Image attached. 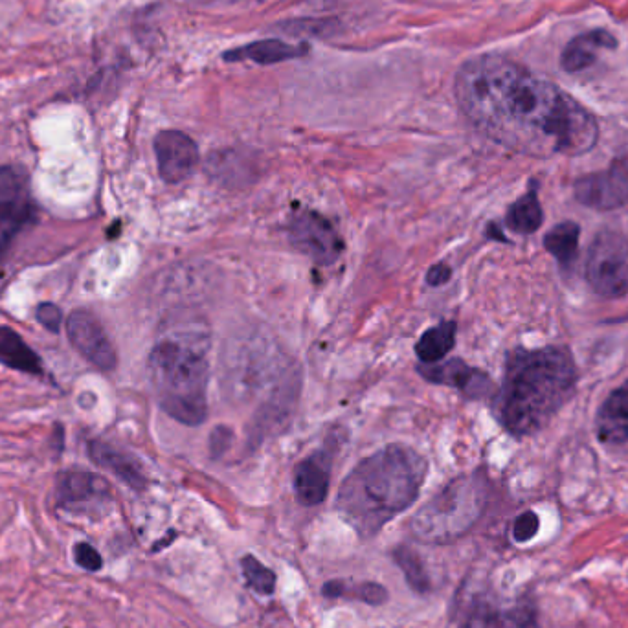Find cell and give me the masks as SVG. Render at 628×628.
<instances>
[{"label":"cell","instance_id":"obj_4","mask_svg":"<svg viewBox=\"0 0 628 628\" xmlns=\"http://www.w3.org/2000/svg\"><path fill=\"white\" fill-rule=\"evenodd\" d=\"M208 353V331L186 329L162 338L147 360L160 408L188 427L202 425L208 417Z\"/></svg>","mask_w":628,"mask_h":628},{"label":"cell","instance_id":"obj_28","mask_svg":"<svg viewBox=\"0 0 628 628\" xmlns=\"http://www.w3.org/2000/svg\"><path fill=\"white\" fill-rule=\"evenodd\" d=\"M539 516L533 511H526L518 516L513 526V539L516 542H529L537 533H539Z\"/></svg>","mask_w":628,"mask_h":628},{"label":"cell","instance_id":"obj_7","mask_svg":"<svg viewBox=\"0 0 628 628\" xmlns=\"http://www.w3.org/2000/svg\"><path fill=\"white\" fill-rule=\"evenodd\" d=\"M37 217V204L26 171L0 166V265L10 254L15 239Z\"/></svg>","mask_w":628,"mask_h":628},{"label":"cell","instance_id":"obj_16","mask_svg":"<svg viewBox=\"0 0 628 628\" xmlns=\"http://www.w3.org/2000/svg\"><path fill=\"white\" fill-rule=\"evenodd\" d=\"M89 456L98 467L113 472L118 480H122L131 489L135 491L146 489V474L142 471L138 460H135L131 454H127L125 450L116 449L113 445L96 439L89 443Z\"/></svg>","mask_w":628,"mask_h":628},{"label":"cell","instance_id":"obj_27","mask_svg":"<svg viewBox=\"0 0 628 628\" xmlns=\"http://www.w3.org/2000/svg\"><path fill=\"white\" fill-rule=\"evenodd\" d=\"M74 561L79 568H83L87 572H100L103 568V559H101L100 553L94 546H90L89 542H78L74 546Z\"/></svg>","mask_w":628,"mask_h":628},{"label":"cell","instance_id":"obj_9","mask_svg":"<svg viewBox=\"0 0 628 628\" xmlns=\"http://www.w3.org/2000/svg\"><path fill=\"white\" fill-rule=\"evenodd\" d=\"M67 333L72 346L78 349L83 359L101 371H113L118 364V355L113 342L98 318L90 311L78 309L68 316Z\"/></svg>","mask_w":628,"mask_h":628},{"label":"cell","instance_id":"obj_18","mask_svg":"<svg viewBox=\"0 0 628 628\" xmlns=\"http://www.w3.org/2000/svg\"><path fill=\"white\" fill-rule=\"evenodd\" d=\"M616 37L606 30H594L588 34L577 35L562 52V68L566 72H579L594 65L599 50L616 48Z\"/></svg>","mask_w":628,"mask_h":628},{"label":"cell","instance_id":"obj_14","mask_svg":"<svg viewBox=\"0 0 628 628\" xmlns=\"http://www.w3.org/2000/svg\"><path fill=\"white\" fill-rule=\"evenodd\" d=\"M419 373L434 384H447L458 388L469 397H483L491 392L493 384L482 371L472 370L463 360L454 359L439 366H421Z\"/></svg>","mask_w":628,"mask_h":628},{"label":"cell","instance_id":"obj_10","mask_svg":"<svg viewBox=\"0 0 628 628\" xmlns=\"http://www.w3.org/2000/svg\"><path fill=\"white\" fill-rule=\"evenodd\" d=\"M577 201L594 210H614L628 202V164L586 175L575 184Z\"/></svg>","mask_w":628,"mask_h":628},{"label":"cell","instance_id":"obj_26","mask_svg":"<svg viewBox=\"0 0 628 628\" xmlns=\"http://www.w3.org/2000/svg\"><path fill=\"white\" fill-rule=\"evenodd\" d=\"M243 577L250 590H254L259 595H272L276 590V573L267 568L263 562L256 559L254 555H245L241 559Z\"/></svg>","mask_w":628,"mask_h":628},{"label":"cell","instance_id":"obj_3","mask_svg":"<svg viewBox=\"0 0 628 628\" xmlns=\"http://www.w3.org/2000/svg\"><path fill=\"white\" fill-rule=\"evenodd\" d=\"M575 368L564 349H518L505 368L496 397L500 423L515 436H528L550 421L572 395Z\"/></svg>","mask_w":628,"mask_h":628},{"label":"cell","instance_id":"obj_19","mask_svg":"<svg viewBox=\"0 0 628 628\" xmlns=\"http://www.w3.org/2000/svg\"><path fill=\"white\" fill-rule=\"evenodd\" d=\"M0 364L35 377H45L41 357L10 327L0 326Z\"/></svg>","mask_w":628,"mask_h":628},{"label":"cell","instance_id":"obj_11","mask_svg":"<svg viewBox=\"0 0 628 628\" xmlns=\"http://www.w3.org/2000/svg\"><path fill=\"white\" fill-rule=\"evenodd\" d=\"M158 173L164 182L179 184L191 177L199 162V149L190 136L182 131H162L155 138Z\"/></svg>","mask_w":628,"mask_h":628},{"label":"cell","instance_id":"obj_15","mask_svg":"<svg viewBox=\"0 0 628 628\" xmlns=\"http://www.w3.org/2000/svg\"><path fill=\"white\" fill-rule=\"evenodd\" d=\"M331 461L326 452H316L296 467L294 472V493L305 507L322 504L329 491V469Z\"/></svg>","mask_w":628,"mask_h":628},{"label":"cell","instance_id":"obj_5","mask_svg":"<svg viewBox=\"0 0 628 628\" xmlns=\"http://www.w3.org/2000/svg\"><path fill=\"white\" fill-rule=\"evenodd\" d=\"M483 507V483L474 476H463L417 511L410 524L412 535L425 544H452L478 522Z\"/></svg>","mask_w":628,"mask_h":628},{"label":"cell","instance_id":"obj_22","mask_svg":"<svg viewBox=\"0 0 628 628\" xmlns=\"http://www.w3.org/2000/svg\"><path fill=\"white\" fill-rule=\"evenodd\" d=\"M322 594L329 599H353L370 606H381L388 601V590L379 583H370V581H362V583H351V581H329L324 584Z\"/></svg>","mask_w":628,"mask_h":628},{"label":"cell","instance_id":"obj_31","mask_svg":"<svg viewBox=\"0 0 628 628\" xmlns=\"http://www.w3.org/2000/svg\"><path fill=\"white\" fill-rule=\"evenodd\" d=\"M489 236L498 237L500 241H507V239H505V237L500 234V230H496L494 226H491V230H489Z\"/></svg>","mask_w":628,"mask_h":628},{"label":"cell","instance_id":"obj_13","mask_svg":"<svg viewBox=\"0 0 628 628\" xmlns=\"http://www.w3.org/2000/svg\"><path fill=\"white\" fill-rule=\"evenodd\" d=\"M109 496V483L92 472L68 471L57 478L56 502L59 507L101 504L109 500Z\"/></svg>","mask_w":628,"mask_h":628},{"label":"cell","instance_id":"obj_8","mask_svg":"<svg viewBox=\"0 0 628 628\" xmlns=\"http://www.w3.org/2000/svg\"><path fill=\"white\" fill-rule=\"evenodd\" d=\"M287 232L294 248L318 265H331L344 252V241L335 226L309 208L300 206L292 212Z\"/></svg>","mask_w":628,"mask_h":628},{"label":"cell","instance_id":"obj_17","mask_svg":"<svg viewBox=\"0 0 628 628\" xmlns=\"http://www.w3.org/2000/svg\"><path fill=\"white\" fill-rule=\"evenodd\" d=\"M597 434L606 445L628 441V381L610 393L597 417Z\"/></svg>","mask_w":628,"mask_h":628},{"label":"cell","instance_id":"obj_29","mask_svg":"<svg viewBox=\"0 0 628 628\" xmlns=\"http://www.w3.org/2000/svg\"><path fill=\"white\" fill-rule=\"evenodd\" d=\"M37 322L41 324V326H45L50 333H57L59 331V327H61V320H63V314H61V309L54 305V303H41L39 307H37Z\"/></svg>","mask_w":628,"mask_h":628},{"label":"cell","instance_id":"obj_23","mask_svg":"<svg viewBox=\"0 0 628 628\" xmlns=\"http://www.w3.org/2000/svg\"><path fill=\"white\" fill-rule=\"evenodd\" d=\"M392 559L401 572L404 573L406 583L410 584V588L417 594H428L432 588V581L428 577L425 562L419 557L417 551L412 550L410 546H397L392 551Z\"/></svg>","mask_w":628,"mask_h":628},{"label":"cell","instance_id":"obj_25","mask_svg":"<svg viewBox=\"0 0 628 628\" xmlns=\"http://www.w3.org/2000/svg\"><path fill=\"white\" fill-rule=\"evenodd\" d=\"M544 245L562 265L572 263L579 250V226L575 223L553 226L544 237Z\"/></svg>","mask_w":628,"mask_h":628},{"label":"cell","instance_id":"obj_6","mask_svg":"<svg viewBox=\"0 0 628 628\" xmlns=\"http://www.w3.org/2000/svg\"><path fill=\"white\" fill-rule=\"evenodd\" d=\"M586 280L603 298H621L628 294V239L603 230L590 247L586 261Z\"/></svg>","mask_w":628,"mask_h":628},{"label":"cell","instance_id":"obj_2","mask_svg":"<svg viewBox=\"0 0 628 628\" xmlns=\"http://www.w3.org/2000/svg\"><path fill=\"white\" fill-rule=\"evenodd\" d=\"M425 458L410 447L390 445L360 461L340 485L337 509L362 539H371L414 505L427 478Z\"/></svg>","mask_w":628,"mask_h":628},{"label":"cell","instance_id":"obj_30","mask_svg":"<svg viewBox=\"0 0 628 628\" xmlns=\"http://www.w3.org/2000/svg\"><path fill=\"white\" fill-rule=\"evenodd\" d=\"M450 276H452V270H450L449 265L438 263V265H434V267H430V270H428L427 283L432 285V287H439V285L447 283L450 280Z\"/></svg>","mask_w":628,"mask_h":628},{"label":"cell","instance_id":"obj_24","mask_svg":"<svg viewBox=\"0 0 628 628\" xmlns=\"http://www.w3.org/2000/svg\"><path fill=\"white\" fill-rule=\"evenodd\" d=\"M542 225V208L535 191H529L509 208L507 226L518 234H533Z\"/></svg>","mask_w":628,"mask_h":628},{"label":"cell","instance_id":"obj_20","mask_svg":"<svg viewBox=\"0 0 628 628\" xmlns=\"http://www.w3.org/2000/svg\"><path fill=\"white\" fill-rule=\"evenodd\" d=\"M307 52V46L291 45L280 39L258 41L241 48H234L226 52L225 61H252L258 65H276L281 61L298 59Z\"/></svg>","mask_w":628,"mask_h":628},{"label":"cell","instance_id":"obj_21","mask_svg":"<svg viewBox=\"0 0 628 628\" xmlns=\"http://www.w3.org/2000/svg\"><path fill=\"white\" fill-rule=\"evenodd\" d=\"M456 344V324L441 322L439 326L430 327L419 338L415 346V355L423 364H436L445 359Z\"/></svg>","mask_w":628,"mask_h":628},{"label":"cell","instance_id":"obj_1","mask_svg":"<svg viewBox=\"0 0 628 628\" xmlns=\"http://www.w3.org/2000/svg\"><path fill=\"white\" fill-rule=\"evenodd\" d=\"M456 98L482 135L531 157L583 155L599 136L581 103L507 57L469 59L456 76Z\"/></svg>","mask_w":628,"mask_h":628},{"label":"cell","instance_id":"obj_12","mask_svg":"<svg viewBox=\"0 0 628 628\" xmlns=\"http://www.w3.org/2000/svg\"><path fill=\"white\" fill-rule=\"evenodd\" d=\"M454 628H540L539 617L528 603L496 605L493 601H474L463 610Z\"/></svg>","mask_w":628,"mask_h":628}]
</instances>
